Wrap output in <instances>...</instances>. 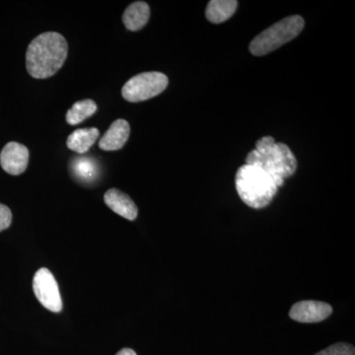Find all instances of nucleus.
Here are the masks:
<instances>
[{
    "mask_svg": "<svg viewBox=\"0 0 355 355\" xmlns=\"http://www.w3.org/2000/svg\"><path fill=\"white\" fill-rule=\"evenodd\" d=\"M150 17V8L144 1L133 2L125 9L123 22L130 31L135 32L142 29Z\"/></svg>",
    "mask_w": 355,
    "mask_h": 355,
    "instance_id": "11",
    "label": "nucleus"
},
{
    "mask_svg": "<svg viewBox=\"0 0 355 355\" xmlns=\"http://www.w3.org/2000/svg\"><path fill=\"white\" fill-rule=\"evenodd\" d=\"M116 355H137L135 354V350L130 349H123L116 354Z\"/></svg>",
    "mask_w": 355,
    "mask_h": 355,
    "instance_id": "18",
    "label": "nucleus"
},
{
    "mask_svg": "<svg viewBox=\"0 0 355 355\" xmlns=\"http://www.w3.org/2000/svg\"><path fill=\"white\" fill-rule=\"evenodd\" d=\"M315 355H355V349L349 343H338Z\"/></svg>",
    "mask_w": 355,
    "mask_h": 355,
    "instance_id": "16",
    "label": "nucleus"
},
{
    "mask_svg": "<svg viewBox=\"0 0 355 355\" xmlns=\"http://www.w3.org/2000/svg\"><path fill=\"white\" fill-rule=\"evenodd\" d=\"M12 222V214L6 205L0 203V232L6 230Z\"/></svg>",
    "mask_w": 355,
    "mask_h": 355,
    "instance_id": "17",
    "label": "nucleus"
},
{
    "mask_svg": "<svg viewBox=\"0 0 355 355\" xmlns=\"http://www.w3.org/2000/svg\"><path fill=\"white\" fill-rule=\"evenodd\" d=\"M333 308L321 301H300L292 306L289 317L299 323H319L330 317Z\"/></svg>",
    "mask_w": 355,
    "mask_h": 355,
    "instance_id": "7",
    "label": "nucleus"
},
{
    "mask_svg": "<svg viewBox=\"0 0 355 355\" xmlns=\"http://www.w3.org/2000/svg\"><path fill=\"white\" fill-rule=\"evenodd\" d=\"M237 6L238 1L235 0H211L207 4L205 15L209 22L219 24L232 17Z\"/></svg>",
    "mask_w": 355,
    "mask_h": 355,
    "instance_id": "13",
    "label": "nucleus"
},
{
    "mask_svg": "<svg viewBox=\"0 0 355 355\" xmlns=\"http://www.w3.org/2000/svg\"><path fill=\"white\" fill-rule=\"evenodd\" d=\"M130 135V123L123 119L114 121L99 141L102 150L114 151L123 148Z\"/></svg>",
    "mask_w": 355,
    "mask_h": 355,
    "instance_id": "9",
    "label": "nucleus"
},
{
    "mask_svg": "<svg viewBox=\"0 0 355 355\" xmlns=\"http://www.w3.org/2000/svg\"><path fill=\"white\" fill-rule=\"evenodd\" d=\"M97 104L91 99L74 103L73 106L67 111L65 120L70 125H78L92 116L97 112Z\"/></svg>",
    "mask_w": 355,
    "mask_h": 355,
    "instance_id": "14",
    "label": "nucleus"
},
{
    "mask_svg": "<svg viewBox=\"0 0 355 355\" xmlns=\"http://www.w3.org/2000/svg\"><path fill=\"white\" fill-rule=\"evenodd\" d=\"M236 190L248 207L263 209L272 202L277 188L270 175L253 165H243L235 178Z\"/></svg>",
    "mask_w": 355,
    "mask_h": 355,
    "instance_id": "3",
    "label": "nucleus"
},
{
    "mask_svg": "<svg viewBox=\"0 0 355 355\" xmlns=\"http://www.w3.org/2000/svg\"><path fill=\"white\" fill-rule=\"evenodd\" d=\"M168 77L161 72H144L132 77L121 89V95L128 102L146 101L167 88Z\"/></svg>",
    "mask_w": 355,
    "mask_h": 355,
    "instance_id": "5",
    "label": "nucleus"
},
{
    "mask_svg": "<svg viewBox=\"0 0 355 355\" xmlns=\"http://www.w3.org/2000/svg\"><path fill=\"white\" fill-rule=\"evenodd\" d=\"M33 289L39 302L51 312L62 309V300L58 282L48 268H40L33 279Z\"/></svg>",
    "mask_w": 355,
    "mask_h": 355,
    "instance_id": "6",
    "label": "nucleus"
},
{
    "mask_svg": "<svg viewBox=\"0 0 355 355\" xmlns=\"http://www.w3.org/2000/svg\"><path fill=\"white\" fill-rule=\"evenodd\" d=\"M67 40L55 32L44 33L36 37L26 51V67L30 76L37 79L55 76L67 58Z\"/></svg>",
    "mask_w": 355,
    "mask_h": 355,
    "instance_id": "1",
    "label": "nucleus"
},
{
    "mask_svg": "<svg viewBox=\"0 0 355 355\" xmlns=\"http://www.w3.org/2000/svg\"><path fill=\"white\" fill-rule=\"evenodd\" d=\"M99 130L96 128H80L74 130L67 139V144L70 150L78 154L88 153L89 149L99 137Z\"/></svg>",
    "mask_w": 355,
    "mask_h": 355,
    "instance_id": "12",
    "label": "nucleus"
},
{
    "mask_svg": "<svg viewBox=\"0 0 355 355\" xmlns=\"http://www.w3.org/2000/svg\"><path fill=\"white\" fill-rule=\"evenodd\" d=\"M304 25L305 21L301 16L284 18L259 34L250 44V51L257 57L268 55L296 38Z\"/></svg>",
    "mask_w": 355,
    "mask_h": 355,
    "instance_id": "4",
    "label": "nucleus"
},
{
    "mask_svg": "<svg viewBox=\"0 0 355 355\" xmlns=\"http://www.w3.org/2000/svg\"><path fill=\"white\" fill-rule=\"evenodd\" d=\"M246 164L263 170L272 178L277 188L284 186V180L297 169V160L291 148L286 144H277L272 137L257 141L256 149L248 154Z\"/></svg>",
    "mask_w": 355,
    "mask_h": 355,
    "instance_id": "2",
    "label": "nucleus"
},
{
    "mask_svg": "<svg viewBox=\"0 0 355 355\" xmlns=\"http://www.w3.org/2000/svg\"><path fill=\"white\" fill-rule=\"evenodd\" d=\"M104 200L110 209L128 220H135L139 214V209L132 198L120 190L111 189L105 193Z\"/></svg>",
    "mask_w": 355,
    "mask_h": 355,
    "instance_id": "10",
    "label": "nucleus"
},
{
    "mask_svg": "<svg viewBox=\"0 0 355 355\" xmlns=\"http://www.w3.org/2000/svg\"><path fill=\"white\" fill-rule=\"evenodd\" d=\"M29 163V150L18 142H8L0 153V165L8 174L17 176L27 169Z\"/></svg>",
    "mask_w": 355,
    "mask_h": 355,
    "instance_id": "8",
    "label": "nucleus"
},
{
    "mask_svg": "<svg viewBox=\"0 0 355 355\" xmlns=\"http://www.w3.org/2000/svg\"><path fill=\"white\" fill-rule=\"evenodd\" d=\"M72 169L77 176L85 181L94 179L97 174V167H96L95 163L88 158L76 159L74 164H72Z\"/></svg>",
    "mask_w": 355,
    "mask_h": 355,
    "instance_id": "15",
    "label": "nucleus"
}]
</instances>
